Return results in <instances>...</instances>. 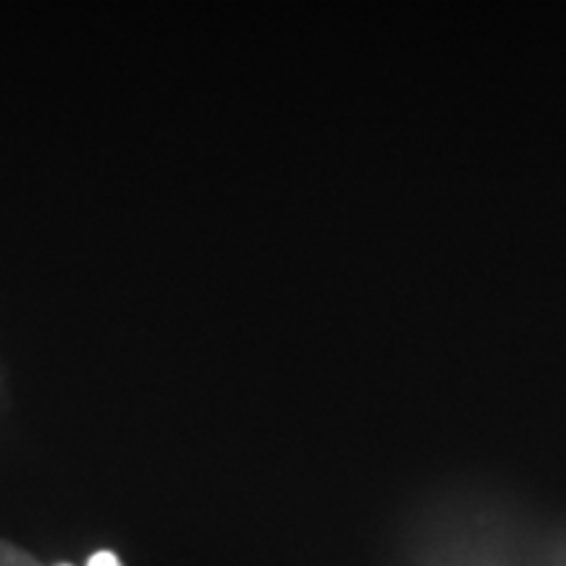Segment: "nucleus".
<instances>
[{"mask_svg":"<svg viewBox=\"0 0 566 566\" xmlns=\"http://www.w3.org/2000/svg\"><path fill=\"white\" fill-rule=\"evenodd\" d=\"M0 566H42V564L34 556L27 554V551L0 541Z\"/></svg>","mask_w":566,"mask_h":566,"instance_id":"f257e3e1","label":"nucleus"},{"mask_svg":"<svg viewBox=\"0 0 566 566\" xmlns=\"http://www.w3.org/2000/svg\"><path fill=\"white\" fill-rule=\"evenodd\" d=\"M87 566H122V562H118L116 554H111V551H101V554L90 558Z\"/></svg>","mask_w":566,"mask_h":566,"instance_id":"f03ea898","label":"nucleus"},{"mask_svg":"<svg viewBox=\"0 0 566 566\" xmlns=\"http://www.w3.org/2000/svg\"><path fill=\"white\" fill-rule=\"evenodd\" d=\"M59 566H71V564H59Z\"/></svg>","mask_w":566,"mask_h":566,"instance_id":"7ed1b4c3","label":"nucleus"}]
</instances>
